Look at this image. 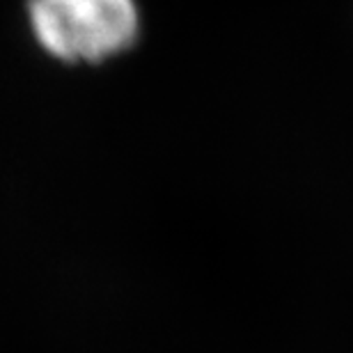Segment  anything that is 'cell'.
I'll return each instance as SVG.
<instances>
[{
	"label": "cell",
	"mask_w": 353,
	"mask_h": 353,
	"mask_svg": "<svg viewBox=\"0 0 353 353\" xmlns=\"http://www.w3.org/2000/svg\"><path fill=\"white\" fill-rule=\"evenodd\" d=\"M37 46L65 65H99L138 41L136 0H26Z\"/></svg>",
	"instance_id": "1"
}]
</instances>
